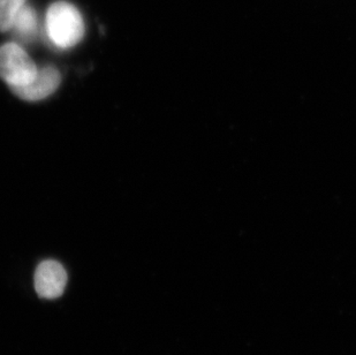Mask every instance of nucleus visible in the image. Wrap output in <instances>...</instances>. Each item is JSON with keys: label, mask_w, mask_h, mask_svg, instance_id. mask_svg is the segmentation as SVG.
Wrapping results in <instances>:
<instances>
[{"label": "nucleus", "mask_w": 356, "mask_h": 355, "mask_svg": "<svg viewBox=\"0 0 356 355\" xmlns=\"http://www.w3.org/2000/svg\"><path fill=\"white\" fill-rule=\"evenodd\" d=\"M45 33L54 47L66 50L80 43L84 36L83 17L68 1L51 5L45 15Z\"/></svg>", "instance_id": "1"}, {"label": "nucleus", "mask_w": 356, "mask_h": 355, "mask_svg": "<svg viewBox=\"0 0 356 355\" xmlns=\"http://www.w3.org/2000/svg\"><path fill=\"white\" fill-rule=\"evenodd\" d=\"M38 73V66L19 44L12 42L0 47V79L10 88L27 86Z\"/></svg>", "instance_id": "2"}, {"label": "nucleus", "mask_w": 356, "mask_h": 355, "mask_svg": "<svg viewBox=\"0 0 356 355\" xmlns=\"http://www.w3.org/2000/svg\"><path fill=\"white\" fill-rule=\"evenodd\" d=\"M34 284L40 298H58L64 293L67 284V272L54 260L40 262L35 271Z\"/></svg>", "instance_id": "3"}, {"label": "nucleus", "mask_w": 356, "mask_h": 355, "mask_svg": "<svg viewBox=\"0 0 356 355\" xmlns=\"http://www.w3.org/2000/svg\"><path fill=\"white\" fill-rule=\"evenodd\" d=\"M60 82L61 75L57 68L47 66L38 70L33 82L24 87L10 88V90L24 101L38 102L54 94Z\"/></svg>", "instance_id": "4"}, {"label": "nucleus", "mask_w": 356, "mask_h": 355, "mask_svg": "<svg viewBox=\"0 0 356 355\" xmlns=\"http://www.w3.org/2000/svg\"><path fill=\"white\" fill-rule=\"evenodd\" d=\"M10 31H13L15 37L24 43H29L34 40L38 33V17L36 10L31 5H27V3H24L17 12Z\"/></svg>", "instance_id": "5"}, {"label": "nucleus", "mask_w": 356, "mask_h": 355, "mask_svg": "<svg viewBox=\"0 0 356 355\" xmlns=\"http://www.w3.org/2000/svg\"><path fill=\"white\" fill-rule=\"evenodd\" d=\"M26 3V0H0V33L12 29L17 12Z\"/></svg>", "instance_id": "6"}]
</instances>
